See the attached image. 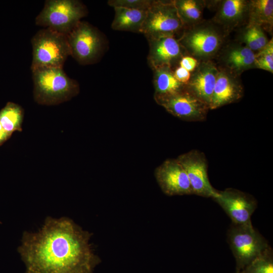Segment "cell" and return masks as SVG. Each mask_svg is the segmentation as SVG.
<instances>
[{"mask_svg": "<svg viewBox=\"0 0 273 273\" xmlns=\"http://www.w3.org/2000/svg\"><path fill=\"white\" fill-rule=\"evenodd\" d=\"M91 236L69 218L47 217L37 232L23 234L18 252L26 273H93L100 260Z\"/></svg>", "mask_w": 273, "mask_h": 273, "instance_id": "cell-1", "label": "cell"}, {"mask_svg": "<svg viewBox=\"0 0 273 273\" xmlns=\"http://www.w3.org/2000/svg\"><path fill=\"white\" fill-rule=\"evenodd\" d=\"M34 101L42 105H56L71 100L79 92L78 82L68 76L63 68H39L31 70Z\"/></svg>", "mask_w": 273, "mask_h": 273, "instance_id": "cell-2", "label": "cell"}, {"mask_svg": "<svg viewBox=\"0 0 273 273\" xmlns=\"http://www.w3.org/2000/svg\"><path fill=\"white\" fill-rule=\"evenodd\" d=\"M226 33L213 22H201L186 28L178 40L188 56L205 61L217 55Z\"/></svg>", "mask_w": 273, "mask_h": 273, "instance_id": "cell-3", "label": "cell"}, {"mask_svg": "<svg viewBox=\"0 0 273 273\" xmlns=\"http://www.w3.org/2000/svg\"><path fill=\"white\" fill-rule=\"evenodd\" d=\"M31 70L39 68H63L70 56L67 35L51 29L38 30L31 38Z\"/></svg>", "mask_w": 273, "mask_h": 273, "instance_id": "cell-4", "label": "cell"}, {"mask_svg": "<svg viewBox=\"0 0 273 273\" xmlns=\"http://www.w3.org/2000/svg\"><path fill=\"white\" fill-rule=\"evenodd\" d=\"M87 14L77 0H47L35 19L36 25L67 35Z\"/></svg>", "mask_w": 273, "mask_h": 273, "instance_id": "cell-5", "label": "cell"}, {"mask_svg": "<svg viewBox=\"0 0 273 273\" xmlns=\"http://www.w3.org/2000/svg\"><path fill=\"white\" fill-rule=\"evenodd\" d=\"M228 242L237 263V273L261 255L269 246L252 223L234 224L228 233Z\"/></svg>", "mask_w": 273, "mask_h": 273, "instance_id": "cell-6", "label": "cell"}, {"mask_svg": "<svg viewBox=\"0 0 273 273\" xmlns=\"http://www.w3.org/2000/svg\"><path fill=\"white\" fill-rule=\"evenodd\" d=\"M184 29L174 1L153 0L140 33L149 40L164 36L175 37Z\"/></svg>", "mask_w": 273, "mask_h": 273, "instance_id": "cell-7", "label": "cell"}, {"mask_svg": "<svg viewBox=\"0 0 273 273\" xmlns=\"http://www.w3.org/2000/svg\"><path fill=\"white\" fill-rule=\"evenodd\" d=\"M67 37L70 56L80 64L96 63L103 54V36L87 22L79 21Z\"/></svg>", "mask_w": 273, "mask_h": 273, "instance_id": "cell-8", "label": "cell"}, {"mask_svg": "<svg viewBox=\"0 0 273 273\" xmlns=\"http://www.w3.org/2000/svg\"><path fill=\"white\" fill-rule=\"evenodd\" d=\"M156 103L168 113L183 120L203 121L206 120L209 107L186 87L175 94L154 97Z\"/></svg>", "mask_w": 273, "mask_h": 273, "instance_id": "cell-9", "label": "cell"}, {"mask_svg": "<svg viewBox=\"0 0 273 273\" xmlns=\"http://www.w3.org/2000/svg\"><path fill=\"white\" fill-rule=\"evenodd\" d=\"M176 159L187 174L193 194L212 199L217 195L218 191L209 182L207 161L203 152L192 150L179 155Z\"/></svg>", "mask_w": 273, "mask_h": 273, "instance_id": "cell-10", "label": "cell"}, {"mask_svg": "<svg viewBox=\"0 0 273 273\" xmlns=\"http://www.w3.org/2000/svg\"><path fill=\"white\" fill-rule=\"evenodd\" d=\"M213 199L228 215L233 224L251 222V217L257 207V202L251 195L235 189L228 188L218 191Z\"/></svg>", "mask_w": 273, "mask_h": 273, "instance_id": "cell-11", "label": "cell"}, {"mask_svg": "<svg viewBox=\"0 0 273 273\" xmlns=\"http://www.w3.org/2000/svg\"><path fill=\"white\" fill-rule=\"evenodd\" d=\"M155 176L161 190L168 196L193 194L187 174L176 159L164 161L156 168Z\"/></svg>", "mask_w": 273, "mask_h": 273, "instance_id": "cell-12", "label": "cell"}, {"mask_svg": "<svg viewBox=\"0 0 273 273\" xmlns=\"http://www.w3.org/2000/svg\"><path fill=\"white\" fill-rule=\"evenodd\" d=\"M148 62L152 70L160 67L173 68L185 56V51L174 36H164L148 40Z\"/></svg>", "mask_w": 273, "mask_h": 273, "instance_id": "cell-13", "label": "cell"}, {"mask_svg": "<svg viewBox=\"0 0 273 273\" xmlns=\"http://www.w3.org/2000/svg\"><path fill=\"white\" fill-rule=\"evenodd\" d=\"M218 67V72L210 110L238 102L244 95V87L239 76Z\"/></svg>", "mask_w": 273, "mask_h": 273, "instance_id": "cell-14", "label": "cell"}, {"mask_svg": "<svg viewBox=\"0 0 273 273\" xmlns=\"http://www.w3.org/2000/svg\"><path fill=\"white\" fill-rule=\"evenodd\" d=\"M217 66L211 60L199 61L196 69L191 72L186 88L209 107L217 75Z\"/></svg>", "mask_w": 273, "mask_h": 273, "instance_id": "cell-15", "label": "cell"}, {"mask_svg": "<svg viewBox=\"0 0 273 273\" xmlns=\"http://www.w3.org/2000/svg\"><path fill=\"white\" fill-rule=\"evenodd\" d=\"M223 47L217 55L218 67L237 76L254 68L255 54L245 45L233 42Z\"/></svg>", "mask_w": 273, "mask_h": 273, "instance_id": "cell-16", "label": "cell"}, {"mask_svg": "<svg viewBox=\"0 0 273 273\" xmlns=\"http://www.w3.org/2000/svg\"><path fill=\"white\" fill-rule=\"evenodd\" d=\"M249 1H219L212 21L226 34L248 20Z\"/></svg>", "mask_w": 273, "mask_h": 273, "instance_id": "cell-17", "label": "cell"}, {"mask_svg": "<svg viewBox=\"0 0 273 273\" xmlns=\"http://www.w3.org/2000/svg\"><path fill=\"white\" fill-rule=\"evenodd\" d=\"M115 15L111 28L115 30L141 32L147 11L121 7L114 8Z\"/></svg>", "mask_w": 273, "mask_h": 273, "instance_id": "cell-18", "label": "cell"}, {"mask_svg": "<svg viewBox=\"0 0 273 273\" xmlns=\"http://www.w3.org/2000/svg\"><path fill=\"white\" fill-rule=\"evenodd\" d=\"M247 25L258 26L270 32L272 31L273 1H249Z\"/></svg>", "mask_w": 273, "mask_h": 273, "instance_id": "cell-19", "label": "cell"}, {"mask_svg": "<svg viewBox=\"0 0 273 273\" xmlns=\"http://www.w3.org/2000/svg\"><path fill=\"white\" fill-rule=\"evenodd\" d=\"M154 97L165 96L177 93L185 88L174 76L173 70L169 67H160L153 70Z\"/></svg>", "mask_w": 273, "mask_h": 273, "instance_id": "cell-20", "label": "cell"}, {"mask_svg": "<svg viewBox=\"0 0 273 273\" xmlns=\"http://www.w3.org/2000/svg\"><path fill=\"white\" fill-rule=\"evenodd\" d=\"M174 3L185 28L202 21L206 1L199 0H174Z\"/></svg>", "mask_w": 273, "mask_h": 273, "instance_id": "cell-21", "label": "cell"}, {"mask_svg": "<svg viewBox=\"0 0 273 273\" xmlns=\"http://www.w3.org/2000/svg\"><path fill=\"white\" fill-rule=\"evenodd\" d=\"M23 115V108L12 102H8L0 111V123L10 136L16 130H22Z\"/></svg>", "mask_w": 273, "mask_h": 273, "instance_id": "cell-22", "label": "cell"}, {"mask_svg": "<svg viewBox=\"0 0 273 273\" xmlns=\"http://www.w3.org/2000/svg\"><path fill=\"white\" fill-rule=\"evenodd\" d=\"M239 273H273L272 250L269 246Z\"/></svg>", "mask_w": 273, "mask_h": 273, "instance_id": "cell-23", "label": "cell"}, {"mask_svg": "<svg viewBox=\"0 0 273 273\" xmlns=\"http://www.w3.org/2000/svg\"><path fill=\"white\" fill-rule=\"evenodd\" d=\"M254 68L273 72V39L269 40L266 46L255 54Z\"/></svg>", "mask_w": 273, "mask_h": 273, "instance_id": "cell-24", "label": "cell"}, {"mask_svg": "<svg viewBox=\"0 0 273 273\" xmlns=\"http://www.w3.org/2000/svg\"><path fill=\"white\" fill-rule=\"evenodd\" d=\"M153 0H109L108 4L113 8L121 7L130 9L148 11Z\"/></svg>", "mask_w": 273, "mask_h": 273, "instance_id": "cell-25", "label": "cell"}, {"mask_svg": "<svg viewBox=\"0 0 273 273\" xmlns=\"http://www.w3.org/2000/svg\"><path fill=\"white\" fill-rule=\"evenodd\" d=\"M240 39L244 45L253 52L260 51L253 26L246 25L241 32Z\"/></svg>", "mask_w": 273, "mask_h": 273, "instance_id": "cell-26", "label": "cell"}, {"mask_svg": "<svg viewBox=\"0 0 273 273\" xmlns=\"http://www.w3.org/2000/svg\"><path fill=\"white\" fill-rule=\"evenodd\" d=\"M199 62V61L195 58L188 55H185L179 61L178 66L192 72L196 69Z\"/></svg>", "mask_w": 273, "mask_h": 273, "instance_id": "cell-27", "label": "cell"}, {"mask_svg": "<svg viewBox=\"0 0 273 273\" xmlns=\"http://www.w3.org/2000/svg\"><path fill=\"white\" fill-rule=\"evenodd\" d=\"M173 74L177 80L185 84L189 81L191 76L190 72L179 66L173 70Z\"/></svg>", "mask_w": 273, "mask_h": 273, "instance_id": "cell-28", "label": "cell"}, {"mask_svg": "<svg viewBox=\"0 0 273 273\" xmlns=\"http://www.w3.org/2000/svg\"><path fill=\"white\" fill-rule=\"evenodd\" d=\"M253 26L256 39L261 50L266 46L269 40L264 34L262 28L258 26Z\"/></svg>", "mask_w": 273, "mask_h": 273, "instance_id": "cell-29", "label": "cell"}, {"mask_svg": "<svg viewBox=\"0 0 273 273\" xmlns=\"http://www.w3.org/2000/svg\"><path fill=\"white\" fill-rule=\"evenodd\" d=\"M10 136L6 132L0 123V145L5 142Z\"/></svg>", "mask_w": 273, "mask_h": 273, "instance_id": "cell-30", "label": "cell"}]
</instances>
